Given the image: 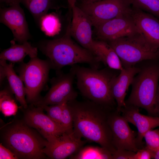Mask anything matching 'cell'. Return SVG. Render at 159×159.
<instances>
[{
	"label": "cell",
	"instance_id": "obj_1",
	"mask_svg": "<svg viewBox=\"0 0 159 159\" xmlns=\"http://www.w3.org/2000/svg\"><path fill=\"white\" fill-rule=\"evenodd\" d=\"M73 122V132L77 137L95 142L109 151L112 155L116 149L108 121L111 111L107 108L88 100L76 99L68 102Z\"/></svg>",
	"mask_w": 159,
	"mask_h": 159
},
{
	"label": "cell",
	"instance_id": "obj_2",
	"mask_svg": "<svg viewBox=\"0 0 159 159\" xmlns=\"http://www.w3.org/2000/svg\"><path fill=\"white\" fill-rule=\"evenodd\" d=\"M69 25L65 34L59 38L44 40L38 47L48 58L52 68L58 71L66 66L86 63L98 69L100 61L89 50L80 46L71 39Z\"/></svg>",
	"mask_w": 159,
	"mask_h": 159
},
{
	"label": "cell",
	"instance_id": "obj_3",
	"mask_svg": "<svg viewBox=\"0 0 159 159\" xmlns=\"http://www.w3.org/2000/svg\"><path fill=\"white\" fill-rule=\"evenodd\" d=\"M39 134L23 120H13L2 128L1 143L18 159L45 158L42 151L48 141Z\"/></svg>",
	"mask_w": 159,
	"mask_h": 159
},
{
	"label": "cell",
	"instance_id": "obj_4",
	"mask_svg": "<svg viewBox=\"0 0 159 159\" xmlns=\"http://www.w3.org/2000/svg\"><path fill=\"white\" fill-rule=\"evenodd\" d=\"M77 88L84 97L105 107L115 109L117 104L112 94L111 85L117 75L108 67L102 69L72 66Z\"/></svg>",
	"mask_w": 159,
	"mask_h": 159
},
{
	"label": "cell",
	"instance_id": "obj_5",
	"mask_svg": "<svg viewBox=\"0 0 159 159\" xmlns=\"http://www.w3.org/2000/svg\"><path fill=\"white\" fill-rule=\"evenodd\" d=\"M135 77L130 95L125 101L126 105L145 110L149 115L155 116V104L159 80V66L146 65Z\"/></svg>",
	"mask_w": 159,
	"mask_h": 159
},
{
	"label": "cell",
	"instance_id": "obj_6",
	"mask_svg": "<svg viewBox=\"0 0 159 159\" xmlns=\"http://www.w3.org/2000/svg\"><path fill=\"white\" fill-rule=\"evenodd\" d=\"M106 42L117 54L123 68L134 66L143 61L155 60L159 57V52L149 46L140 32Z\"/></svg>",
	"mask_w": 159,
	"mask_h": 159
},
{
	"label": "cell",
	"instance_id": "obj_7",
	"mask_svg": "<svg viewBox=\"0 0 159 159\" xmlns=\"http://www.w3.org/2000/svg\"><path fill=\"white\" fill-rule=\"evenodd\" d=\"M51 68L48 59L37 57L30 58L27 63H21L17 70L24 85L28 104H34L40 98V93L48 81Z\"/></svg>",
	"mask_w": 159,
	"mask_h": 159
},
{
	"label": "cell",
	"instance_id": "obj_8",
	"mask_svg": "<svg viewBox=\"0 0 159 159\" xmlns=\"http://www.w3.org/2000/svg\"><path fill=\"white\" fill-rule=\"evenodd\" d=\"M87 16L93 26L126 14L130 13V0H100L82 3L79 6Z\"/></svg>",
	"mask_w": 159,
	"mask_h": 159
},
{
	"label": "cell",
	"instance_id": "obj_9",
	"mask_svg": "<svg viewBox=\"0 0 159 159\" xmlns=\"http://www.w3.org/2000/svg\"><path fill=\"white\" fill-rule=\"evenodd\" d=\"M58 72L57 76L51 80V87L46 94L32 104L42 107L67 102L76 99L77 93L73 86L75 77L73 70L71 68L67 73H62L59 71Z\"/></svg>",
	"mask_w": 159,
	"mask_h": 159
},
{
	"label": "cell",
	"instance_id": "obj_10",
	"mask_svg": "<svg viewBox=\"0 0 159 159\" xmlns=\"http://www.w3.org/2000/svg\"><path fill=\"white\" fill-rule=\"evenodd\" d=\"M112 136V144L116 149H125L136 152L141 148L137 141L138 132L132 130L128 122L117 109L108 117Z\"/></svg>",
	"mask_w": 159,
	"mask_h": 159
},
{
	"label": "cell",
	"instance_id": "obj_11",
	"mask_svg": "<svg viewBox=\"0 0 159 159\" xmlns=\"http://www.w3.org/2000/svg\"><path fill=\"white\" fill-rule=\"evenodd\" d=\"M24 109L23 120L29 126L36 130L48 142L65 133L60 125L44 113L42 108L31 104Z\"/></svg>",
	"mask_w": 159,
	"mask_h": 159
},
{
	"label": "cell",
	"instance_id": "obj_12",
	"mask_svg": "<svg viewBox=\"0 0 159 159\" xmlns=\"http://www.w3.org/2000/svg\"><path fill=\"white\" fill-rule=\"evenodd\" d=\"M131 13L117 17L95 27L98 40L108 42L140 32Z\"/></svg>",
	"mask_w": 159,
	"mask_h": 159
},
{
	"label": "cell",
	"instance_id": "obj_13",
	"mask_svg": "<svg viewBox=\"0 0 159 159\" xmlns=\"http://www.w3.org/2000/svg\"><path fill=\"white\" fill-rule=\"evenodd\" d=\"M0 22L7 26L14 39L21 44L31 38L24 10L19 4L0 8Z\"/></svg>",
	"mask_w": 159,
	"mask_h": 159
},
{
	"label": "cell",
	"instance_id": "obj_14",
	"mask_svg": "<svg viewBox=\"0 0 159 159\" xmlns=\"http://www.w3.org/2000/svg\"><path fill=\"white\" fill-rule=\"evenodd\" d=\"M71 9L72 19L69 25L71 35L81 46L91 51L97 57V49L92 38V25L90 19L78 6L75 5Z\"/></svg>",
	"mask_w": 159,
	"mask_h": 159
},
{
	"label": "cell",
	"instance_id": "obj_15",
	"mask_svg": "<svg viewBox=\"0 0 159 159\" xmlns=\"http://www.w3.org/2000/svg\"><path fill=\"white\" fill-rule=\"evenodd\" d=\"M86 141L76 137L74 133H65L51 142L48 141L42 151L51 159H66L77 153Z\"/></svg>",
	"mask_w": 159,
	"mask_h": 159
},
{
	"label": "cell",
	"instance_id": "obj_16",
	"mask_svg": "<svg viewBox=\"0 0 159 159\" xmlns=\"http://www.w3.org/2000/svg\"><path fill=\"white\" fill-rule=\"evenodd\" d=\"M131 14L148 45L154 51L159 52V19L132 6Z\"/></svg>",
	"mask_w": 159,
	"mask_h": 159
},
{
	"label": "cell",
	"instance_id": "obj_17",
	"mask_svg": "<svg viewBox=\"0 0 159 159\" xmlns=\"http://www.w3.org/2000/svg\"><path fill=\"white\" fill-rule=\"evenodd\" d=\"M139 108L135 106L126 105L121 109L120 112L128 122L137 127V142L142 149L145 146V143L143 141L145 134L148 131L159 126V117L143 115L140 113Z\"/></svg>",
	"mask_w": 159,
	"mask_h": 159
},
{
	"label": "cell",
	"instance_id": "obj_18",
	"mask_svg": "<svg viewBox=\"0 0 159 159\" xmlns=\"http://www.w3.org/2000/svg\"><path fill=\"white\" fill-rule=\"evenodd\" d=\"M140 68L135 66L124 68L118 75L112 79L111 85L112 95L117 104V110L120 112L121 109L126 106L125 98L126 92L131 85L135 75Z\"/></svg>",
	"mask_w": 159,
	"mask_h": 159
},
{
	"label": "cell",
	"instance_id": "obj_19",
	"mask_svg": "<svg viewBox=\"0 0 159 159\" xmlns=\"http://www.w3.org/2000/svg\"><path fill=\"white\" fill-rule=\"evenodd\" d=\"M6 60L0 59V66L4 71L6 77L9 84V86L14 94L16 100L24 109L28 106L25 96V88L24 83L19 76L15 72L13 63H7Z\"/></svg>",
	"mask_w": 159,
	"mask_h": 159
},
{
	"label": "cell",
	"instance_id": "obj_20",
	"mask_svg": "<svg viewBox=\"0 0 159 159\" xmlns=\"http://www.w3.org/2000/svg\"><path fill=\"white\" fill-rule=\"evenodd\" d=\"M14 40L10 42V47L4 49L0 54V59L8 61L12 63L22 62L26 56L30 58L37 57L38 47L32 45L26 41L21 44H17Z\"/></svg>",
	"mask_w": 159,
	"mask_h": 159
},
{
	"label": "cell",
	"instance_id": "obj_21",
	"mask_svg": "<svg viewBox=\"0 0 159 159\" xmlns=\"http://www.w3.org/2000/svg\"><path fill=\"white\" fill-rule=\"evenodd\" d=\"M23 4L39 24L42 18L51 9L64 7L61 0H21Z\"/></svg>",
	"mask_w": 159,
	"mask_h": 159
},
{
	"label": "cell",
	"instance_id": "obj_22",
	"mask_svg": "<svg viewBox=\"0 0 159 159\" xmlns=\"http://www.w3.org/2000/svg\"><path fill=\"white\" fill-rule=\"evenodd\" d=\"M97 50V57L101 62L110 69L121 71L123 69L121 61L117 54L106 42L94 40Z\"/></svg>",
	"mask_w": 159,
	"mask_h": 159
},
{
	"label": "cell",
	"instance_id": "obj_23",
	"mask_svg": "<svg viewBox=\"0 0 159 159\" xmlns=\"http://www.w3.org/2000/svg\"><path fill=\"white\" fill-rule=\"evenodd\" d=\"M71 159H112L111 153L105 148L97 146L83 147L69 157Z\"/></svg>",
	"mask_w": 159,
	"mask_h": 159
},
{
	"label": "cell",
	"instance_id": "obj_24",
	"mask_svg": "<svg viewBox=\"0 0 159 159\" xmlns=\"http://www.w3.org/2000/svg\"><path fill=\"white\" fill-rule=\"evenodd\" d=\"M13 94L9 86L0 91V109L5 116L15 115L18 110L16 99L14 98Z\"/></svg>",
	"mask_w": 159,
	"mask_h": 159
},
{
	"label": "cell",
	"instance_id": "obj_25",
	"mask_svg": "<svg viewBox=\"0 0 159 159\" xmlns=\"http://www.w3.org/2000/svg\"><path fill=\"white\" fill-rule=\"evenodd\" d=\"M59 22L57 17L53 14H46L41 19L39 25L42 30L47 35H54L59 28Z\"/></svg>",
	"mask_w": 159,
	"mask_h": 159
},
{
	"label": "cell",
	"instance_id": "obj_26",
	"mask_svg": "<svg viewBox=\"0 0 159 159\" xmlns=\"http://www.w3.org/2000/svg\"><path fill=\"white\" fill-rule=\"evenodd\" d=\"M132 6L159 19V0H130Z\"/></svg>",
	"mask_w": 159,
	"mask_h": 159
},
{
	"label": "cell",
	"instance_id": "obj_27",
	"mask_svg": "<svg viewBox=\"0 0 159 159\" xmlns=\"http://www.w3.org/2000/svg\"><path fill=\"white\" fill-rule=\"evenodd\" d=\"M145 146L151 153L159 149V129L150 130L144 135Z\"/></svg>",
	"mask_w": 159,
	"mask_h": 159
},
{
	"label": "cell",
	"instance_id": "obj_28",
	"mask_svg": "<svg viewBox=\"0 0 159 159\" xmlns=\"http://www.w3.org/2000/svg\"><path fill=\"white\" fill-rule=\"evenodd\" d=\"M67 103H65L63 105L60 125L66 133L72 134L74 133L73 119Z\"/></svg>",
	"mask_w": 159,
	"mask_h": 159
},
{
	"label": "cell",
	"instance_id": "obj_29",
	"mask_svg": "<svg viewBox=\"0 0 159 159\" xmlns=\"http://www.w3.org/2000/svg\"><path fill=\"white\" fill-rule=\"evenodd\" d=\"M64 103L46 105L41 107L46 111L47 115L52 120L61 125L63 106Z\"/></svg>",
	"mask_w": 159,
	"mask_h": 159
},
{
	"label": "cell",
	"instance_id": "obj_30",
	"mask_svg": "<svg viewBox=\"0 0 159 159\" xmlns=\"http://www.w3.org/2000/svg\"><path fill=\"white\" fill-rule=\"evenodd\" d=\"M135 153L125 149H116L112 154V159H133Z\"/></svg>",
	"mask_w": 159,
	"mask_h": 159
},
{
	"label": "cell",
	"instance_id": "obj_31",
	"mask_svg": "<svg viewBox=\"0 0 159 159\" xmlns=\"http://www.w3.org/2000/svg\"><path fill=\"white\" fill-rule=\"evenodd\" d=\"M152 158L151 151L145 147L135 152L133 159H150Z\"/></svg>",
	"mask_w": 159,
	"mask_h": 159
},
{
	"label": "cell",
	"instance_id": "obj_32",
	"mask_svg": "<svg viewBox=\"0 0 159 159\" xmlns=\"http://www.w3.org/2000/svg\"><path fill=\"white\" fill-rule=\"evenodd\" d=\"M0 159H17L16 156L9 149L0 144Z\"/></svg>",
	"mask_w": 159,
	"mask_h": 159
},
{
	"label": "cell",
	"instance_id": "obj_33",
	"mask_svg": "<svg viewBox=\"0 0 159 159\" xmlns=\"http://www.w3.org/2000/svg\"><path fill=\"white\" fill-rule=\"evenodd\" d=\"M21 0H0L1 4H4L7 6L19 4Z\"/></svg>",
	"mask_w": 159,
	"mask_h": 159
},
{
	"label": "cell",
	"instance_id": "obj_34",
	"mask_svg": "<svg viewBox=\"0 0 159 159\" xmlns=\"http://www.w3.org/2000/svg\"><path fill=\"white\" fill-rule=\"evenodd\" d=\"M155 116L159 117V86L156 97L155 104Z\"/></svg>",
	"mask_w": 159,
	"mask_h": 159
},
{
	"label": "cell",
	"instance_id": "obj_35",
	"mask_svg": "<svg viewBox=\"0 0 159 159\" xmlns=\"http://www.w3.org/2000/svg\"><path fill=\"white\" fill-rule=\"evenodd\" d=\"M77 0H67L69 6L71 9L76 5V3Z\"/></svg>",
	"mask_w": 159,
	"mask_h": 159
},
{
	"label": "cell",
	"instance_id": "obj_36",
	"mask_svg": "<svg viewBox=\"0 0 159 159\" xmlns=\"http://www.w3.org/2000/svg\"><path fill=\"white\" fill-rule=\"evenodd\" d=\"M152 158L159 159V149L151 153Z\"/></svg>",
	"mask_w": 159,
	"mask_h": 159
},
{
	"label": "cell",
	"instance_id": "obj_37",
	"mask_svg": "<svg viewBox=\"0 0 159 159\" xmlns=\"http://www.w3.org/2000/svg\"><path fill=\"white\" fill-rule=\"evenodd\" d=\"M100 0H83L82 3H89L98 1Z\"/></svg>",
	"mask_w": 159,
	"mask_h": 159
}]
</instances>
